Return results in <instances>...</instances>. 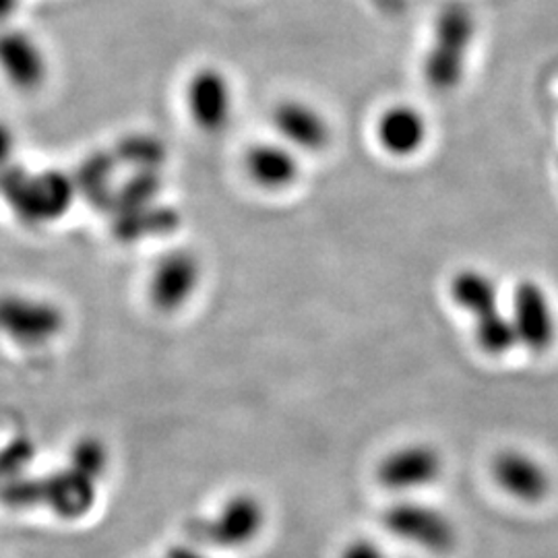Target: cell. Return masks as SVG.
<instances>
[{
    "label": "cell",
    "mask_w": 558,
    "mask_h": 558,
    "mask_svg": "<svg viewBox=\"0 0 558 558\" xmlns=\"http://www.w3.org/2000/svg\"><path fill=\"white\" fill-rule=\"evenodd\" d=\"M244 168L248 179L263 191L279 193L299 180V151L281 141L255 143L244 156Z\"/></svg>",
    "instance_id": "12"
},
{
    "label": "cell",
    "mask_w": 558,
    "mask_h": 558,
    "mask_svg": "<svg viewBox=\"0 0 558 558\" xmlns=\"http://www.w3.org/2000/svg\"><path fill=\"white\" fill-rule=\"evenodd\" d=\"M106 468V451L98 440H81L73 451V470L94 480Z\"/></svg>",
    "instance_id": "21"
},
{
    "label": "cell",
    "mask_w": 558,
    "mask_h": 558,
    "mask_svg": "<svg viewBox=\"0 0 558 558\" xmlns=\"http://www.w3.org/2000/svg\"><path fill=\"white\" fill-rule=\"evenodd\" d=\"M430 135L428 120L416 106L396 104L377 120L379 145L393 158H412L422 151Z\"/></svg>",
    "instance_id": "11"
},
{
    "label": "cell",
    "mask_w": 558,
    "mask_h": 558,
    "mask_svg": "<svg viewBox=\"0 0 558 558\" xmlns=\"http://www.w3.org/2000/svg\"><path fill=\"white\" fill-rule=\"evenodd\" d=\"M265 523V509L253 495H236L226 500L211 518L189 523L191 538L216 548H240L259 536Z\"/></svg>",
    "instance_id": "4"
},
{
    "label": "cell",
    "mask_w": 558,
    "mask_h": 558,
    "mask_svg": "<svg viewBox=\"0 0 558 558\" xmlns=\"http://www.w3.org/2000/svg\"><path fill=\"white\" fill-rule=\"evenodd\" d=\"M383 525L393 536L430 553H449L458 542V530L451 519L439 509L414 500H399L387 507Z\"/></svg>",
    "instance_id": "6"
},
{
    "label": "cell",
    "mask_w": 558,
    "mask_h": 558,
    "mask_svg": "<svg viewBox=\"0 0 558 558\" xmlns=\"http://www.w3.org/2000/svg\"><path fill=\"white\" fill-rule=\"evenodd\" d=\"M62 329L59 308L27 299H0V331L21 343H41Z\"/></svg>",
    "instance_id": "10"
},
{
    "label": "cell",
    "mask_w": 558,
    "mask_h": 558,
    "mask_svg": "<svg viewBox=\"0 0 558 558\" xmlns=\"http://www.w3.org/2000/svg\"><path fill=\"white\" fill-rule=\"evenodd\" d=\"M0 193L29 223L54 220L62 216L75 195V182L59 172L29 179L21 168H0Z\"/></svg>",
    "instance_id": "3"
},
{
    "label": "cell",
    "mask_w": 558,
    "mask_h": 558,
    "mask_svg": "<svg viewBox=\"0 0 558 558\" xmlns=\"http://www.w3.org/2000/svg\"><path fill=\"white\" fill-rule=\"evenodd\" d=\"M161 182L158 177V170H140V174L135 179L129 180L120 191L114 193L112 201V209L120 211H131V209H140L147 207L154 197L160 191Z\"/></svg>",
    "instance_id": "19"
},
{
    "label": "cell",
    "mask_w": 558,
    "mask_h": 558,
    "mask_svg": "<svg viewBox=\"0 0 558 558\" xmlns=\"http://www.w3.org/2000/svg\"><path fill=\"white\" fill-rule=\"evenodd\" d=\"M451 299L474 320L478 348L488 356H502L518 345L509 313L500 306L495 279L476 267L459 269L449 283Z\"/></svg>",
    "instance_id": "2"
},
{
    "label": "cell",
    "mask_w": 558,
    "mask_h": 558,
    "mask_svg": "<svg viewBox=\"0 0 558 558\" xmlns=\"http://www.w3.org/2000/svg\"><path fill=\"white\" fill-rule=\"evenodd\" d=\"M117 156L131 166H137L140 170H158L166 158V147L156 137L133 135L120 141Z\"/></svg>",
    "instance_id": "20"
},
{
    "label": "cell",
    "mask_w": 558,
    "mask_h": 558,
    "mask_svg": "<svg viewBox=\"0 0 558 558\" xmlns=\"http://www.w3.org/2000/svg\"><path fill=\"white\" fill-rule=\"evenodd\" d=\"M509 317L518 345L532 354H546L557 341L558 323L548 290L536 279L519 281Z\"/></svg>",
    "instance_id": "5"
},
{
    "label": "cell",
    "mask_w": 558,
    "mask_h": 558,
    "mask_svg": "<svg viewBox=\"0 0 558 558\" xmlns=\"http://www.w3.org/2000/svg\"><path fill=\"white\" fill-rule=\"evenodd\" d=\"M168 558H209L207 555H203L201 550L197 548H193V546H174L170 553H168Z\"/></svg>",
    "instance_id": "24"
},
{
    "label": "cell",
    "mask_w": 558,
    "mask_h": 558,
    "mask_svg": "<svg viewBox=\"0 0 558 558\" xmlns=\"http://www.w3.org/2000/svg\"><path fill=\"white\" fill-rule=\"evenodd\" d=\"M476 15L468 4H447L435 21L433 40L422 62L426 85L437 94L458 89L476 40Z\"/></svg>",
    "instance_id": "1"
},
{
    "label": "cell",
    "mask_w": 558,
    "mask_h": 558,
    "mask_svg": "<svg viewBox=\"0 0 558 558\" xmlns=\"http://www.w3.org/2000/svg\"><path fill=\"white\" fill-rule=\"evenodd\" d=\"M0 66L11 83L21 89H36L46 71L40 50L20 32L0 36Z\"/></svg>",
    "instance_id": "15"
},
{
    "label": "cell",
    "mask_w": 558,
    "mask_h": 558,
    "mask_svg": "<svg viewBox=\"0 0 558 558\" xmlns=\"http://www.w3.org/2000/svg\"><path fill=\"white\" fill-rule=\"evenodd\" d=\"M201 281V265L186 251L170 253L160 260L151 279V300L161 311H177L195 294Z\"/></svg>",
    "instance_id": "13"
},
{
    "label": "cell",
    "mask_w": 558,
    "mask_h": 558,
    "mask_svg": "<svg viewBox=\"0 0 558 558\" xmlns=\"http://www.w3.org/2000/svg\"><path fill=\"white\" fill-rule=\"evenodd\" d=\"M94 480L77 470L62 472L41 482V500L62 518H81L94 505Z\"/></svg>",
    "instance_id": "16"
},
{
    "label": "cell",
    "mask_w": 558,
    "mask_h": 558,
    "mask_svg": "<svg viewBox=\"0 0 558 558\" xmlns=\"http://www.w3.org/2000/svg\"><path fill=\"white\" fill-rule=\"evenodd\" d=\"M11 147H13L11 133L0 124V168L7 163V158H9V154H11Z\"/></svg>",
    "instance_id": "23"
},
{
    "label": "cell",
    "mask_w": 558,
    "mask_h": 558,
    "mask_svg": "<svg viewBox=\"0 0 558 558\" xmlns=\"http://www.w3.org/2000/svg\"><path fill=\"white\" fill-rule=\"evenodd\" d=\"M493 478L507 495L525 502H538L550 490V476L544 465L515 449L500 451L493 459Z\"/></svg>",
    "instance_id": "14"
},
{
    "label": "cell",
    "mask_w": 558,
    "mask_h": 558,
    "mask_svg": "<svg viewBox=\"0 0 558 558\" xmlns=\"http://www.w3.org/2000/svg\"><path fill=\"white\" fill-rule=\"evenodd\" d=\"M442 458L430 445H408L387 453L377 465V482L389 490H412L439 478Z\"/></svg>",
    "instance_id": "8"
},
{
    "label": "cell",
    "mask_w": 558,
    "mask_h": 558,
    "mask_svg": "<svg viewBox=\"0 0 558 558\" xmlns=\"http://www.w3.org/2000/svg\"><path fill=\"white\" fill-rule=\"evenodd\" d=\"M271 120L278 131L279 141L302 154L325 151L333 137L327 117L308 101H279L274 108Z\"/></svg>",
    "instance_id": "7"
},
{
    "label": "cell",
    "mask_w": 558,
    "mask_h": 558,
    "mask_svg": "<svg viewBox=\"0 0 558 558\" xmlns=\"http://www.w3.org/2000/svg\"><path fill=\"white\" fill-rule=\"evenodd\" d=\"M189 110L205 133H220L232 119V87L218 69H201L189 83Z\"/></svg>",
    "instance_id": "9"
},
{
    "label": "cell",
    "mask_w": 558,
    "mask_h": 558,
    "mask_svg": "<svg viewBox=\"0 0 558 558\" xmlns=\"http://www.w3.org/2000/svg\"><path fill=\"white\" fill-rule=\"evenodd\" d=\"M114 160L110 156H94L87 161H83V166L77 172V186L83 191V195L89 199V203L98 209H112V201L114 193H110L108 189V180L112 174Z\"/></svg>",
    "instance_id": "18"
},
{
    "label": "cell",
    "mask_w": 558,
    "mask_h": 558,
    "mask_svg": "<svg viewBox=\"0 0 558 558\" xmlns=\"http://www.w3.org/2000/svg\"><path fill=\"white\" fill-rule=\"evenodd\" d=\"M179 228V214L170 207H140L131 211H120L114 220V236L122 242L140 240L143 236L170 234Z\"/></svg>",
    "instance_id": "17"
},
{
    "label": "cell",
    "mask_w": 558,
    "mask_h": 558,
    "mask_svg": "<svg viewBox=\"0 0 558 558\" xmlns=\"http://www.w3.org/2000/svg\"><path fill=\"white\" fill-rule=\"evenodd\" d=\"M339 558H385V555L373 539H354L341 550Z\"/></svg>",
    "instance_id": "22"
}]
</instances>
